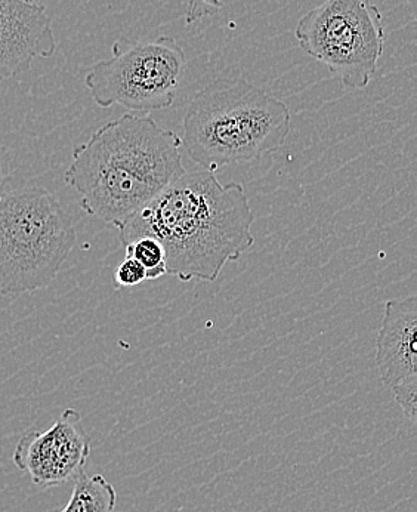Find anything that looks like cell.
Returning a JSON list of instances; mask_svg holds the SVG:
<instances>
[{"label":"cell","mask_w":417,"mask_h":512,"mask_svg":"<svg viewBox=\"0 0 417 512\" xmlns=\"http://www.w3.org/2000/svg\"><path fill=\"white\" fill-rule=\"evenodd\" d=\"M253 215L242 184L215 172L185 171L156 199L117 227L122 245L153 237L165 249L166 274L181 282H216L228 262L255 245Z\"/></svg>","instance_id":"obj_1"},{"label":"cell","mask_w":417,"mask_h":512,"mask_svg":"<svg viewBox=\"0 0 417 512\" xmlns=\"http://www.w3.org/2000/svg\"><path fill=\"white\" fill-rule=\"evenodd\" d=\"M181 138L148 114H123L74 148L64 181L89 217L119 227L178 180Z\"/></svg>","instance_id":"obj_2"},{"label":"cell","mask_w":417,"mask_h":512,"mask_svg":"<svg viewBox=\"0 0 417 512\" xmlns=\"http://www.w3.org/2000/svg\"><path fill=\"white\" fill-rule=\"evenodd\" d=\"M284 101L244 77L218 79L197 92L184 116L182 147L210 172L276 153L290 134Z\"/></svg>","instance_id":"obj_3"},{"label":"cell","mask_w":417,"mask_h":512,"mask_svg":"<svg viewBox=\"0 0 417 512\" xmlns=\"http://www.w3.org/2000/svg\"><path fill=\"white\" fill-rule=\"evenodd\" d=\"M77 234L57 197L39 185L0 194V295L48 288L66 264Z\"/></svg>","instance_id":"obj_4"},{"label":"cell","mask_w":417,"mask_h":512,"mask_svg":"<svg viewBox=\"0 0 417 512\" xmlns=\"http://www.w3.org/2000/svg\"><path fill=\"white\" fill-rule=\"evenodd\" d=\"M295 36L348 89L369 86L385 51L383 15L372 0H323L299 20Z\"/></svg>","instance_id":"obj_5"},{"label":"cell","mask_w":417,"mask_h":512,"mask_svg":"<svg viewBox=\"0 0 417 512\" xmlns=\"http://www.w3.org/2000/svg\"><path fill=\"white\" fill-rule=\"evenodd\" d=\"M185 66L184 49L174 37L119 39L111 57L86 73L85 85L103 109L119 104L132 113L150 114L175 103Z\"/></svg>","instance_id":"obj_6"},{"label":"cell","mask_w":417,"mask_h":512,"mask_svg":"<svg viewBox=\"0 0 417 512\" xmlns=\"http://www.w3.org/2000/svg\"><path fill=\"white\" fill-rule=\"evenodd\" d=\"M91 437L83 427L79 410L66 409L48 430L27 431L12 461L18 470L42 489L76 480L91 456Z\"/></svg>","instance_id":"obj_7"},{"label":"cell","mask_w":417,"mask_h":512,"mask_svg":"<svg viewBox=\"0 0 417 512\" xmlns=\"http://www.w3.org/2000/svg\"><path fill=\"white\" fill-rule=\"evenodd\" d=\"M57 49L42 3L0 0V80L23 76L36 58L52 57Z\"/></svg>","instance_id":"obj_8"},{"label":"cell","mask_w":417,"mask_h":512,"mask_svg":"<svg viewBox=\"0 0 417 512\" xmlns=\"http://www.w3.org/2000/svg\"><path fill=\"white\" fill-rule=\"evenodd\" d=\"M417 298L389 299L376 341V366L386 388L417 376Z\"/></svg>","instance_id":"obj_9"},{"label":"cell","mask_w":417,"mask_h":512,"mask_svg":"<svg viewBox=\"0 0 417 512\" xmlns=\"http://www.w3.org/2000/svg\"><path fill=\"white\" fill-rule=\"evenodd\" d=\"M116 504L117 493L113 484L101 474L89 477L83 471L74 480L69 502L60 512H114Z\"/></svg>","instance_id":"obj_10"},{"label":"cell","mask_w":417,"mask_h":512,"mask_svg":"<svg viewBox=\"0 0 417 512\" xmlns=\"http://www.w3.org/2000/svg\"><path fill=\"white\" fill-rule=\"evenodd\" d=\"M126 256L137 259L147 271V280L166 276L165 249L153 237H139L125 246Z\"/></svg>","instance_id":"obj_11"},{"label":"cell","mask_w":417,"mask_h":512,"mask_svg":"<svg viewBox=\"0 0 417 512\" xmlns=\"http://www.w3.org/2000/svg\"><path fill=\"white\" fill-rule=\"evenodd\" d=\"M395 402L403 410L404 418L412 427L417 419V376L407 379L391 388Z\"/></svg>","instance_id":"obj_12"},{"label":"cell","mask_w":417,"mask_h":512,"mask_svg":"<svg viewBox=\"0 0 417 512\" xmlns=\"http://www.w3.org/2000/svg\"><path fill=\"white\" fill-rule=\"evenodd\" d=\"M147 282V271L137 259L126 256L114 271V286L116 289L134 288Z\"/></svg>","instance_id":"obj_13"},{"label":"cell","mask_w":417,"mask_h":512,"mask_svg":"<svg viewBox=\"0 0 417 512\" xmlns=\"http://www.w3.org/2000/svg\"><path fill=\"white\" fill-rule=\"evenodd\" d=\"M224 6L221 0H188L187 9H185V24L193 26L205 17L218 14Z\"/></svg>","instance_id":"obj_14"},{"label":"cell","mask_w":417,"mask_h":512,"mask_svg":"<svg viewBox=\"0 0 417 512\" xmlns=\"http://www.w3.org/2000/svg\"><path fill=\"white\" fill-rule=\"evenodd\" d=\"M9 177H11V154L8 148L0 144V194L6 190Z\"/></svg>","instance_id":"obj_15"},{"label":"cell","mask_w":417,"mask_h":512,"mask_svg":"<svg viewBox=\"0 0 417 512\" xmlns=\"http://www.w3.org/2000/svg\"><path fill=\"white\" fill-rule=\"evenodd\" d=\"M26 2H30V3H40V0H26Z\"/></svg>","instance_id":"obj_16"}]
</instances>
